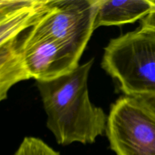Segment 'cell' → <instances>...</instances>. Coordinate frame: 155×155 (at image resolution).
Wrapping results in <instances>:
<instances>
[{
	"label": "cell",
	"mask_w": 155,
	"mask_h": 155,
	"mask_svg": "<svg viewBox=\"0 0 155 155\" xmlns=\"http://www.w3.org/2000/svg\"><path fill=\"white\" fill-rule=\"evenodd\" d=\"M93 59L69 74L36 82L47 115V127L59 145L94 143L106 132L107 117L90 101L88 77Z\"/></svg>",
	"instance_id": "obj_1"
},
{
	"label": "cell",
	"mask_w": 155,
	"mask_h": 155,
	"mask_svg": "<svg viewBox=\"0 0 155 155\" xmlns=\"http://www.w3.org/2000/svg\"><path fill=\"white\" fill-rule=\"evenodd\" d=\"M101 64L126 95H155V31L140 27L111 39Z\"/></svg>",
	"instance_id": "obj_2"
},
{
	"label": "cell",
	"mask_w": 155,
	"mask_h": 155,
	"mask_svg": "<svg viewBox=\"0 0 155 155\" xmlns=\"http://www.w3.org/2000/svg\"><path fill=\"white\" fill-rule=\"evenodd\" d=\"M105 133L117 155H155V114L136 97L112 104Z\"/></svg>",
	"instance_id": "obj_3"
},
{
	"label": "cell",
	"mask_w": 155,
	"mask_h": 155,
	"mask_svg": "<svg viewBox=\"0 0 155 155\" xmlns=\"http://www.w3.org/2000/svg\"><path fill=\"white\" fill-rule=\"evenodd\" d=\"M97 0H47L30 30L57 41L79 59L95 30Z\"/></svg>",
	"instance_id": "obj_4"
},
{
	"label": "cell",
	"mask_w": 155,
	"mask_h": 155,
	"mask_svg": "<svg viewBox=\"0 0 155 155\" xmlns=\"http://www.w3.org/2000/svg\"><path fill=\"white\" fill-rule=\"evenodd\" d=\"M24 68L30 79L49 81L69 74L80 59L54 39L30 30L19 45Z\"/></svg>",
	"instance_id": "obj_5"
},
{
	"label": "cell",
	"mask_w": 155,
	"mask_h": 155,
	"mask_svg": "<svg viewBox=\"0 0 155 155\" xmlns=\"http://www.w3.org/2000/svg\"><path fill=\"white\" fill-rule=\"evenodd\" d=\"M152 8V0H97L95 30L100 27L124 25L142 20Z\"/></svg>",
	"instance_id": "obj_6"
},
{
	"label": "cell",
	"mask_w": 155,
	"mask_h": 155,
	"mask_svg": "<svg viewBox=\"0 0 155 155\" xmlns=\"http://www.w3.org/2000/svg\"><path fill=\"white\" fill-rule=\"evenodd\" d=\"M18 39L0 48V102L5 99L13 86L29 80L19 51Z\"/></svg>",
	"instance_id": "obj_7"
},
{
	"label": "cell",
	"mask_w": 155,
	"mask_h": 155,
	"mask_svg": "<svg viewBox=\"0 0 155 155\" xmlns=\"http://www.w3.org/2000/svg\"><path fill=\"white\" fill-rule=\"evenodd\" d=\"M47 0H33L0 21V48L31 28L46 10Z\"/></svg>",
	"instance_id": "obj_8"
},
{
	"label": "cell",
	"mask_w": 155,
	"mask_h": 155,
	"mask_svg": "<svg viewBox=\"0 0 155 155\" xmlns=\"http://www.w3.org/2000/svg\"><path fill=\"white\" fill-rule=\"evenodd\" d=\"M14 155H60L38 138L25 137Z\"/></svg>",
	"instance_id": "obj_9"
},
{
	"label": "cell",
	"mask_w": 155,
	"mask_h": 155,
	"mask_svg": "<svg viewBox=\"0 0 155 155\" xmlns=\"http://www.w3.org/2000/svg\"><path fill=\"white\" fill-rule=\"evenodd\" d=\"M33 0H8L7 2L0 7V21L13 14L18 9L30 4Z\"/></svg>",
	"instance_id": "obj_10"
},
{
	"label": "cell",
	"mask_w": 155,
	"mask_h": 155,
	"mask_svg": "<svg viewBox=\"0 0 155 155\" xmlns=\"http://www.w3.org/2000/svg\"><path fill=\"white\" fill-rule=\"evenodd\" d=\"M153 8L151 12L145 18L141 20L140 27L151 29L155 31V0H152Z\"/></svg>",
	"instance_id": "obj_11"
},
{
	"label": "cell",
	"mask_w": 155,
	"mask_h": 155,
	"mask_svg": "<svg viewBox=\"0 0 155 155\" xmlns=\"http://www.w3.org/2000/svg\"><path fill=\"white\" fill-rule=\"evenodd\" d=\"M143 103H145L155 114V95H142L136 97Z\"/></svg>",
	"instance_id": "obj_12"
}]
</instances>
